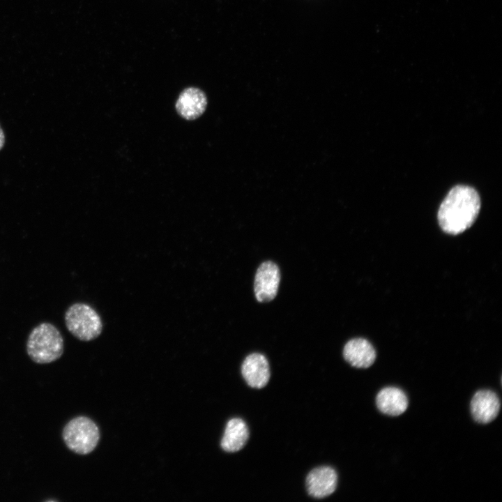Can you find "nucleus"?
<instances>
[{
  "instance_id": "obj_1",
  "label": "nucleus",
  "mask_w": 502,
  "mask_h": 502,
  "mask_svg": "<svg viewBox=\"0 0 502 502\" xmlns=\"http://www.w3.org/2000/svg\"><path fill=\"white\" fill-rule=\"evenodd\" d=\"M480 209L478 192L468 185H456L440 205L437 214L439 226L445 233L459 234L474 223Z\"/></svg>"
},
{
  "instance_id": "obj_2",
  "label": "nucleus",
  "mask_w": 502,
  "mask_h": 502,
  "mask_svg": "<svg viewBox=\"0 0 502 502\" xmlns=\"http://www.w3.org/2000/svg\"><path fill=\"white\" fill-rule=\"evenodd\" d=\"M63 339L52 324L43 322L31 331L26 342V351L33 361L45 364L58 360L63 353Z\"/></svg>"
},
{
  "instance_id": "obj_3",
  "label": "nucleus",
  "mask_w": 502,
  "mask_h": 502,
  "mask_svg": "<svg viewBox=\"0 0 502 502\" xmlns=\"http://www.w3.org/2000/svg\"><path fill=\"white\" fill-rule=\"evenodd\" d=\"M64 320L68 331L82 341L96 339L102 330L100 315L86 303L71 305L65 312Z\"/></svg>"
},
{
  "instance_id": "obj_4",
  "label": "nucleus",
  "mask_w": 502,
  "mask_h": 502,
  "mask_svg": "<svg viewBox=\"0 0 502 502\" xmlns=\"http://www.w3.org/2000/svg\"><path fill=\"white\" fill-rule=\"evenodd\" d=\"M62 437L70 450L79 455H86L96 447L100 439V432L92 420L79 416L66 425Z\"/></svg>"
},
{
  "instance_id": "obj_5",
  "label": "nucleus",
  "mask_w": 502,
  "mask_h": 502,
  "mask_svg": "<svg viewBox=\"0 0 502 502\" xmlns=\"http://www.w3.org/2000/svg\"><path fill=\"white\" fill-rule=\"evenodd\" d=\"M280 280L277 264L271 261L263 262L258 268L254 283V291L259 302H268L277 295Z\"/></svg>"
},
{
  "instance_id": "obj_6",
  "label": "nucleus",
  "mask_w": 502,
  "mask_h": 502,
  "mask_svg": "<svg viewBox=\"0 0 502 502\" xmlns=\"http://www.w3.org/2000/svg\"><path fill=\"white\" fill-rule=\"evenodd\" d=\"M337 475L330 466L312 470L306 478V488L310 496L322 499L332 494L337 487Z\"/></svg>"
},
{
  "instance_id": "obj_7",
  "label": "nucleus",
  "mask_w": 502,
  "mask_h": 502,
  "mask_svg": "<svg viewBox=\"0 0 502 502\" xmlns=\"http://www.w3.org/2000/svg\"><path fill=\"white\" fill-rule=\"evenodd\" d=\"M471 412L479 423L487 424L494 420L500 410V400L496 394L489 390H481L475 393L471 401Z\"/></svg>"
},
{
  "instance_id": "obj_8",
  "label": "nucleus",
  "mask_w": 502,
  "mask_h": 502,
  "mask_svg": "<svg viewBox=\"0 0 502 502\" xmlns=\"http://www.w3.org/2000/svg\"><path fill=\"white\" fill-rule=\"evenodd\" d=\"M206 106L205 93L195 87L185 89L180 93L175 105L177 113L186 120L199 118L205 112Z\"/></svg>"
},
{
  "instance_id": "obj_9",
  "label": "nucleus",
  "mask_w": 502,
  "mask_h": 502,
  "mask_svg": "<svg viewBox=\"0 0 502 502\" xmlns=\"http://www.w3.org/2000/svg\"><path fill=\"white\" fill-rule=\"evenodd\" d=\"M241 373L252 388H262L270 379L269 365L266 357L259 353L248 355L243 362Z\"/></svg>"
},
{
  "instance_id": "obj_10",
  "label": "nucleus",
  "mask_w": 502,
  "mask_h": 502,
  "mask_svg": "<svg viewBox=\"0 0 502 502\" xmlns=\"http://www.w3.org/2000/svg\"><path fill=\"white\" fill-rule=\"evenodd\" d=\"M343 356L347 362L357 368H367L376 359V351L372 344L363 338H354L348 341L343 349Z\"/></svg>"
},
{
  "instance_id": "obj_11",
  "label": "nucleus",
  "mask_w": 502,
  "mask_h": 502,
  "mask_svg": "<svg viewBox=\"0 0 502 502\" xmlns=\"http://www.w3.org/2000/svg\"><path fill=\"white\" fill-rule=\"evenodd\" d=\"M376 404L379 410L383 413L397 416L406 410L408 399L401 389L396 387H386L377 394Z\"/></svg>"
},
{
  "instance_id": "obj_12",
  "label": "nucleus",
  "mask_w": 502,
  "mask_h": 502,
  "mask_svg": "<svg viewBox=\"0 0 502 502\" xmlns=\"http://www.w3.org/2000/svg\"><path fill=\"white\" fill-rule=\"evenodd\" d=\"M248 438L249 431L244 420L231 418L227 423L220 446L226 452H237L244 447Z\"/></svg>"
},
{
  "instance_id": "obj_13",
  "label": "nucleus",
  "mask_w": 502,
  "mask_h": 502,
  "mask_svg": "<svg viewBox=\"0 0 502 502\" xmlns=\"http://www.w3.org/2000/svg\"><path fill=\"white\" fill-rule=\"evenodd\" d=\"M5 143V136L2 128L0 126V150L3 148Z\"/></svg>"
}]
</instances>
